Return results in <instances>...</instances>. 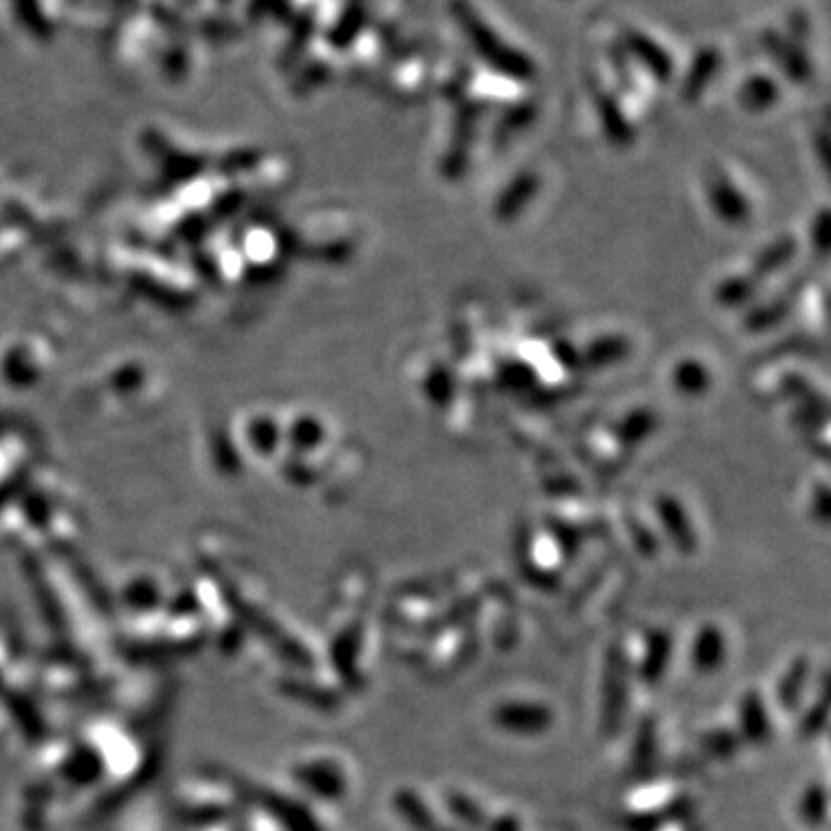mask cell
Instances as JSON below:
<instances>
[{"instance_id": "obj_1", "label": "cell", "mask_w": 831, "mask_h": 831, "mask_svg": "<svg viewBox=\"0 0 831 831\" xmlns=\"http://www.w3.org/2000/svg\"><path fill=\"white\" fill-rule=\"evenodd\" d=\"M629 677L631 670L627 654L617 645L610 647L600 689V730L606 734H615L623 723V714H627V705L631 697Z\"/></svg>"}, {"instance_id": "obj_2", "label": "cell", "mask_w": 831, "mask_h": 831, "mask_svg": "<svg viewBox=\"0 0 831 831\" xmlns=\"http://www.w3.org/2000/svg\"><path fill=\"white\" fill-rule=\"evenodd\" d=\"M493 723L508 734L538 736L555 725V714L541 703H504L495 707Z\"/></svg>"}, {"instance_id": "obj_3", "label": "cell", "mask_w": 831, "mask_h": 831, "mask_svg": "<svg viewBox=\"0 0 831 831\" xmlns=\"http://www.w3.org/2000/svg\"><path fill=\"white\" fill-rule=\"evenodd\" d=\"M740 736L742 742L753 746H765L771 742V719L765 697L758 691H748L740 700Z\"/></svg>"}, {"instance_id": "obj_4", "label": "cell", "mask_w": 831, "mask_h": 831, "mask_svg": "<svg viewBox=\"0 0 831 831\" xmlns=\"http://www.w3.org/2000/svg\"><path fill=\"white\" fill-rule=\"evenodd\" d=\"M728 656V640L725 633L716 627H703L697 631L693 647H691V663L693 670L700 674L719 672Z\"/></svg>"}, {"instance_id": "obj_5", "label": "cell", "mask_w": 831, "mask_h": 831, "mask_svg": "<svg viewBox=\"0 0 831 831\" xmlns=\"http://www.w3.org/2000/svg\"><path fill=\"white\" fill-rule=\"evenodd\" d=\"M672 658V637L668 631H652L647 635L645 654L637 666V677L647 686H656L666 677Z\"/></svg>"}, {"instance_id": "obj_6", "label": "cell", "mask_w": 831, "mask_h": 831, "mask_svg": "<svg viewBox=\"0 0 831 831\" xmlns=\"http://www.w3.org/2000/svg\"><path fill=\"white\" fill-rule=\"evenodd\" d=\"M393 808L411 831H437L442 824L437 816H434V810L425 804V799L416 790L402 787L395 792Z\"/></svg>"}, {"instance_id": "obj_7", "label": "cell", "mask_w": 831, "mask_h": 831, "mask_svg": "<svg viewBox=\"0 0 831 831\" xmlns=\"http://www.w3.org/2000/svg\"><path fill=\"white\" fill-rule=\"evenodd\" d=\"M693 814V802L689 797H679L674 802H670L668 806L658 808V810H649V814H635L627 820V827L631 831H656L663 824H670V822H682L686 818H691Z\"/></svg>"}, {"instance_id": "obj_8", "label": "cell", "mask_w": 831, "mask_h": 831, "mask_svg": "<svg viewBox=\"0 0 831 831\" xmlns=\"http://www.w3.org/2000/svg\"><path fill=\"white\" fill-rule=\"evenodd\" d=\"M446 806H448V814L452 816V820L460 824V829L485 831L489 818L485 814V808L476 799H471L469 795H464V792H448Z\"/></svg>"}, {"instance_id": "obj_9", "label": "cell", "mask_w": 831, "mask_h": 831, "mask_svg": "<svg viewBox=\"0 0 831 831\" xmlns=\"http://www.w3.org/2000/svg\"><path fill=\"white\" fill-rule=\"evenodd\" d=\"M808 660L806 658H797L792 660V666L787 668V672L781 677V684H779V703L785 711H795L802 703V695H804V689H806V682H808Z\"/></svg>"}, {"instance_id": "obj_10", "label": "cell", "mask_w": 831, "mask_h": 831, "mask_svg": "<svg viewBox=\"0 0 831 831\" xmlns=\"http://www.w3.org/2000/svg\"><path fill=\"white\" fill-rule=\"evenodd\" d=\"M656 753H658L656 721L652 719V716H645L640 728H637L635 744H633V771L635 773L649 771L656 762Z\"/></svg>"}, {"instance_id": "obj_11", "label": "cell", "mask_w": 831, "mask_h": 831, "mask_svg": "<svg viewBox=\"0 0 831 831\" xmlns=\"http://www.w3.org/2000/svg\"><path fill=\"white\" fill-rule=\"evenodd\" d=\"M700 746L714 760H730L742 748V736L730 728H716L703 736Z\"/></svg>"}, {"instance_id": "obj_12", "label": "cell", "mask_w": 831, "mask_h": 831, "mask_svg": "<svg viewBox=\"0 0 831 831\" xmlns=\"http://www.w3.org/2000/svg\"><path fill=\"white\" fill-rule=\"evenodd\" d=\"M827 787L822 783H814L808 785L804 797H802V804H799V810H802V820L808 824V827H822L824 820H827Z\"/></svg>"}, {"instance_id": "obj_13", "label": "cell", "mask_w": 831, "mask_h": 831, "mask_svg": "<svg viewBox=\"0 0 831 831\" xmlns=\"http://www.w3.org/2000/svg\"><path fill=\"white\" fill-rule=\"evenodd\" d=\"M827 721H829V703H827V693L822 691V697L818 700V705L810 707L802 719L799 732H802L804 740H814V736H818L827 728Z\"/></svg>"}, {"instance_id": "obj_14", "label": "cell", "mask_w": 831, "mask_h": 831, "mask_svg": "<svg viewBox=\"0 0 831 831\" xmlns=\"http://www.w3.org/2000/svg\"><path fill=\"white\" fill-rule=\"evenodd\" d=\"M485 831H522V822H520V818L506 814V816L489 820Z\"/></svg>"}, {"instance_id": "obj_15", "label": "cell", "mask_w": 831, "mask_h": 831, "mask_svg": "<svg viewBox=\"0 0 831 831\" xmlns=\"http://www.w3.org/2000/svg\"><path fill=\"white\" fill-rule=\"evenodd\" d=\"M437 831H464V829H460V827H452V824H439V829Z\"/></svg>"}]
</instances>
